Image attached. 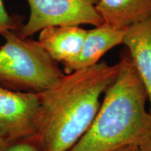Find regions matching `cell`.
<instances>
[{
    "mask_svg": "<svg viewBox=\"0 0 151 151\" xmlns=\"http://www.w3.org/2000/svg\"><path fill=\"white\" fill-rule=\"evenodd\" d=\"M120 63L104 61L65 73L53 87L38 94L36 136L43 151H67L88 130L101 97L118 76Z\"/></svg>",
    "mask_w": 151,
    "mask_h": 151,
    "instance_id": "cell-1",
    "label": "cell"
},
{
    "mask_svg": "<svg viewBox=\"0 0 151 151\" xmlns=\"http://www.w3.org/2000/svg\"><path fill=\"white\" fill-rule=\"evenodd\" d=\"M119 62L118 76L105 92L93 121L67 151H114L140 146L151 135L148 94L127 48Z\"/></svg>",
    "mask_w": 151,
    "mask_h": 151,
    "instance_id": "cell-2",
    "label": "cell"
},
{
    "mask_svg": "<svg viewBox=\"0 0 151 151\" xmlns=\"http://www.w3.org/2000/svg\"><path fill=\"white\" fill-rule=\"evenodd\" d=\"M3 37L6 42L0 48V86L39 94L53 87L65 75L38 41L12 31Z\"/></svg>",
    "mask_w": 151,
    "mask_h": 151,
    "instance_id": "cell-3",
    "label": "cell"
},
{
    "mask_svg": "<svg viewBox=\"0 0 151 151\" xmlns=\"http://www.w3.org/2000/svg\"><path fill=\"white\" fill-rule=\"evenodd\" d=\"M30 8L28 21L19 35L27 38L45 28L55 26L104 23L96 5L99 0H27Z\"/></svg>",
    "mask_w": 151,
    "mask_h": 151,
    "instance_id": "cell-4",
    "label": "cell"
},
{
    "mask_svg": "<svg viewBox=\"0 0 151 151\" xmlns=\"http://www.w3.org/2000/svg\"><path fill=\"white\" fill-rule=\"evenodd\" d=\"M39 108L38 94L0 86V137L10 143L36 134Z\"/></svg>",
    "mask_w": 151,
    "mask_h": 151,
    "instance_id": "cell-5",
    "label": "cell"
},
{
    "mask_svg": "<svg viewBox=\"0 0 151 151\" xmlns=\"http://www.w3.org/2000/svg\"><path fill=\"white\" fill-rule=\"evenodd\" d=\"M125 32L105 23L87 32L78 55L64 67L65 73L96 65L106 52L123 43Z\"/></svg>",
    "mask_w": 151,
    "mask_h": 151,
    "instance_id": "cell-6",
    "label": "cell"
},
{
    "mask_svg": "<svg viewBox=\"0 0 151 151\" xmlns=\"http://www.w3.org/2000/svg\"><path fill=\"white\" fill-rule=\"evenodd\" d=\"M87 32L76 25L47 27L40 31L38 42L55 61L65 67L78 55Z\"/></svg>",
    "mask_w": 151,
    "mask_h": 151,
    "instance_id": "cell-7",
    "label": "cell"
},
{
    "mask_svg": "<svg viewBox=\"0 0 151 151\" xmlns=\"http://www.w3.org/2000/svg\"><path fill=\"white\" fill-rule=\"evenodd\" d=\"M123 44L146 88L151 113V15L126 29Z\"/></svg>",
    "mask_w": 151,
    "mask_h": 151,
    "instance_id": "cell-8",
    "label": "cell"
},
{
    "mask_svg": "<svg viewBox=\"0 0 151 151\" xmlns=\"http://www.w3.org/2000/svg\"><path fill=\"white\" fill-rule=\"evenodd\" d=\"M104 23L127 29L151 15V0H99L96 5Z\"/></svg>",
    "mask_w": 151,
    "mask_h": 151,
    "instance_id": "cell-9",
    "label": "cell"
},
{
    "mask_svg": "<svg viewBox=\"0 0 151 151\" xmlns=\"http://www.w3.org/2000/svg\"><path fill=\"white\" fill-rule=\"evenodd\" d=\"M3 151H43L37 136L34 134L8 143Z\"/></svg>",
    "mask_w": 151,
    "mask_h": 151,
    "instance_id": "cell-10",
    "label": "cell"
},
{
    "mask_svg": "<svg viewBox=\"0 0 151 151\" xmlns=\"http://www.w3.org/2000/svg\"><path fill=\"white\" fill-rule=\"evenodd\" d=\"M18 22L8 14L4 6L3 0H0V35H4L8 32L18 28Z\"/></svg>",
    "mask_w": 151,
    "mask_h": 151,
    "instance_id": "cell-11",
    "label": "cell"
},
{
    "mask_svg": "<svg viewBox=\"0 0 151 151\" xmlns=\"http://www.w3.org/2000/svg\"><path fill=\"white\" fill-rule=\"evenodd\" d=\"M114 151H141V149L139 145H129Z\"/></svg>",
    "mask_w": 151,
    "mask_h": 151,
    "instance_id": "cell-12",
    "label": "cell"
},
{
    "mask_svg": "<svg viewBox=\"0 0 151 151\" xmlns=\"http://www.w3.org/2000/svg\"><path fill=\"white\" fill-rule=\"evenodd\" d=\"M141 151H151V135L140 145Z\"/></svg>",
    "mask_w": 151,
    "mask_h": 151,
    "instance_id": "cell-13",
    "label": "cell"
},
{
    "mask_svg": "<svg viewBox=\"0 0 151 151\" xmlns=\"http://www.w3.org/2000/svg\"><path fill=\"white\" fill-rule=\"evenodd\" d=\"M7 144H8V143L4 140L2 138L0 137V151H3Z\"/></svg>",
    "mask_w": 151,
    "mask_h": 151,
    "instance_id": "cell-14",
    "label": "cell"
}]
</instances>
